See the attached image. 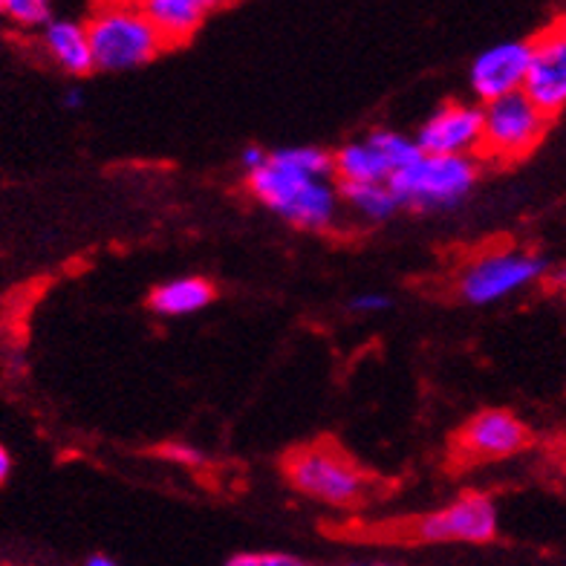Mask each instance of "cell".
I'll use <instances>...</instances> for the list:
<instances>
[{
	"label": "cell",
	"mask_w": 566,
	"mask_h": 566,
	"mask_svg": "<svg viewBox=\"0 0 566 566\" xmlns=\"http://www.w3.org/2000/svg\"><path fill=\"white\" fill-rule=\"evenodd\" d=\"M424 544H489L497 535V506L489 494L469 492L424 514L417 526Z\"/></svg>",
	"instance_id": "52a82bcc"
},
{
	"label": "cell",
	"mask_w": 566,
	"mask_h": 566,
	"mask_svg": "<svg viewBox=\"0 0 566 566\" xmlns=\"http://www.w3.org/2000/svg\"><path fill=\"white\" fill-rule=\"evenodd\" d=\"M480 136H483L480 107L448 102L424 119L413 142L428 157H474L480 150Z\"/></svg>",
	"instance_id": "9c48e42d"
},
{
	"label": "cell",
	"mask_w": 566,
	"mask_h": 566,
	"mask_svg": "<svg viewBox=\"0 0 566 566\" xmlns=\"http://www.w3.org/2000/svg\"><path fill=\"white\" fill-rule=\"evenodd\" d=\"M142 12L157 30L163 46H182L200 32L211 12L209 0H148L142 3Z\"/></svg>",
	"instance_id": "7c38bea8"
},
{
	"label": "cell",
	"mask_w": 566,
	"mask_h": 566,
	"mask_svg": "<svg viewBox=\"0 0 566 566\" xmlns=\"http://www.w3.org/2000/svg\"><path fill=\"white\" fill-rule=\"evenodd\" d=\"M480 165L474 157H422L388 179L399 206L408 209H454L474 191Z\"/></svg>",
	"instance_id": "3957f363"
},
{
	"label": "cell",
	"mask_w": 566,
	"mask_h": 566,
	"mask_svg": "<svg viewBox=\"0 0 566 566\" xmlns=\"http://www.w3.org/2000/svg\"><path fill=\"white\" fill-rule=\"evenodd\" d=\"M338 197L347 202L358 217H365L370 223L390 220L396 211L402 209L396 200L394 188L388 182H370V186H338Z\"/></svg>",
	"instance_id": "2e32d148"
},
{
	"label": "cell",
	"mask_w": 566,
	"mask_h": 566,
	"mask_svg": "<svg viewBox=\"0 0 566 566\" xmlns=\"http://www.w3.org/2000/svg\"><path fill=\"white\" fill-rule=\"evenodd\" d=\"M84 30L90 38L93 67L105 73L142 67L165 50L157 30L150 27L142 7H134V3L98 7L84 23Z\"/></svg>",
	"instance_id": "7a4b0ae2"
},
{
	"label": "cell",
	"mask_w": 566,
	"mask_h": 566,
	"mask_svg": "<svg viewBox=\"0 0 566 566\" xmlns=\"http://www.w3.org/2000/svg\"><path fill=\"white\" fill-rule=\"evenodd\" d=\"M347 566H396V564H388V560H356V564H347Z\"/></svg>",
	"instance_id": "484cf974"
},
{
	"label": "cell",
	"mask_w": 566,
	"mask_h": 566,
	"mask_svg": "<svg viewBox=\"0 0 566 566\" xmlns=\"http://www.w3.org/2000/svg\"><path fill=\"white\" fill-rule=\"evenodd\" d=\"M390 306H394V301L385 292H361L350 301L353 313H385Z\"/></svg>",
	"instance_id": "d6986e66"
},
{
	"label": "cell",
	"mask_w": 566,
	"mask_h": 566,
	"mask_svg": "<svg viewBox=\"0 0 566 566\" xmlns=\"http://www.w3.org/2000/svg\"><path fill=\"white\" fill-rule=\"evenodd\" d=\"M214 301V286L202 277H174L150 292V310L163 318H186L202 313Z\"/></svg>",
	"instance_id": "9a60e30c"
},
{
	"label": "cell",
	"mask_w": 566,
	"mask_h": 566,
	"mask_svg": "<svg viewBox=\"0 0 566 566\" xmlns=\"http://www.w3.org/2000/svg\"><path fill=\"white\" fill-rule=\"evenodd\" d=\"M0 12H3V0H0Z\"/></svg>",
	"instance_id": "83f0119b"
},
{
	"label": "cell",
	"mask_w": 566,
	"mask_h": 566,
	"mask_svg": "<svg viewBox=\"0 0 566 566\" xmlns=\"http://www.w3.org/2000/svg\"><path fill=\"white\" fill-rule=\"evenodd\" d=\"M333 177L338 186H370V182H388L390 168L370 136L358 142H347L338 154H333Z\"/></svg>",
	"instance_id": "5bb4252c"
},
{
	"label": "cell",
	"mask_w": 566,
	"mask_h": 566,
	"mask_svg": "<svg viewBox=\"0 0 566 566\" xmlns=\"http://www.w3.org/2000/svg\"><path fill=\"white\" fill-rule=\"evenodd\" d=\"M555 286H558L560 295H564V306H566V269H560L558 275H555Z\"/></svg>",
	"instance_id": "d4e9b609"
},
{
	"label": "cell",
	"mask_w": 566,
	"mask_h": 566,
	"mask_svg": "<svg viewBox=\"0 0 566 566\" xmlns=\"http://www.w3.org/2000/svg\"><path fill=\"white\" fill-rule=\"evenodd\" d=\"M165 457L186 462V465H191V462H200V454H197L195 448H186V446H165Z\"/></svg>",
	"instance_id": "44dd1931"
},
{
	"label": "cell",
	"mask_w": 566,
	"mask_h": 566,
	"mask_svg": "<svg viewBox=\"0 0 566 566\" xmlns=\"http://www.w3.org/2000/svg\"><path fill=\"white\" fill-rule=\"evenodd\" d=\"M252 195L286 223L306 231L329 229L338 214V182L333 157L321 148H277L261 171L249 174Z\"/></svg>",
	"instance_id": "6da1fadb"
},
{
	"label": "cell",
	"mask_w": 566,
	"mask_h": 566,
	"mask_svg": "<svg viewBox=\"0 0 566 566\" xmlns=\"http://www.w3.org/2000/svg\"><path fill=\"white\" fill-rule=\"evenodd\" d=\"M12 474V457L3 446H0V483H7V478Z\"/></svg>",
	"instance_id": "603a6c76"
},
{
	"label": "cell",
	"mask_w": 566,
	"mask_h": 566,
	"mask_svg": "<svg viewBox=\"0 0 566 566\" xmlns=\"http://www.w3.org/2000/svg\"><path fill=\"white\" fill-rule=\"evenodd\" d=\"M544 272V258L530 252L503 249V252L480 254L478 261H471L460 275V295L474 306L497 304V301L541 281Z\"/></svg>",
	"instance_id": "8992f818"
},
{
	"label": "cell",
	"mask_w": 566,
	"mask_h": 566,
	"mask_svg": "<svg viewBox=\"0 0 566 566\" xmlns=\"http://www.w3.org/2000/svg\"><path fill=\"white\" fill-rule=\"evenodd\" d=\"M46 55L70 75H87L93 67L90 38L84 23L78 21H50L44 27Z\"/></svg>",
	"instance_id": "4fadbf2b"
},
{
	"label": "cell",
	"mask_w": 566,
	"mask_h": 566,
	"mask_svg": "<svg viewBox=\"0 0 566 566\" xmlns=\"http://www.w3.org/2000/svg\"><path fill=\"white\" fill-rule=\"evenodd\" d=\"M530 442V431L509 410H483L465 422L460 433L462 454L471 460H503L523 451Z\"/></svg>",
	"instance_id": "8fae6325"
},
{
	"label": "cell",
	"mask_w": 566,
	"mask_h": 566,
	"mask_svg": "<svg viewBox=\"0 0 566 566\" xmlns=\"http://www.w3.org/2000/svg\"><path fill=\"white\" fill-rule=\"evenodd\" d=\"M480 116H483L480 154L494 163H514L532 154L549 127V116L537 111L523 93L494 98L480 107Z\"/></svg>",
	"instance_id": "5b68a950"
},
{
	"label": "cell",
	"mask_w": 566,
	"mask_h": 566,
	"mask_svg": "<svg viewBox=\"0 0 566 566\" xmlns=\"http://www.w3.org/2000/svg\"><path fill=\"white\" fill-rule=\"evenodd\" d=\"M84 566H119L113 558H107V555H93V558H87V564Z\"/></svg>",
	"instance_id": "cb8c5ba5"
},
{
	"label": "cell",
	"mask_w": 566,
	"mask_h": 566,
	"mask_svg": "<svg viewBox=\"0 0 566 566\" xmlns=\"http://www.w3.org/2000/svg\"><path fill=\"white\" fill-rule=\"evenodd\" d=\"M283 471L301 494L324 506H353L367 492L365 471L333 446H304L292 451Z\"/></svg>",
	"instance_id": "277c9868"
},
{
	"label": "cell",
	"mask_w": 566,
	"mask_h": 566,
	"mask_svg": "<svg viewBox=\"0 0 566 566\" xmlns=\"http://www.w3.org/2000/svg\"><path fill=\"white\" fill-rule=\"evenodd\" d=\"M530 70V41H503L471 61L469 82L474 96L480 102H494V98L521 93Z\"/></svg>",
	"instance_id": "30bf717a"
},
{
	"label": "cell",
	"mask_w": 566,
	"mask_h": 566,
	"mask_svg": "<svg viewBox=\"0 0 566 566\" xmlns=\"http://www.w3.org/2000/svg\"><path fill=\"white\" fill-rule=\"evenodd\" d=\"M64 105L73 111V107H82L84 105V90L82 87H70L67 93H64Z\"/></svg>",
	"instance_id": "7402d4cb"
},
{
	"label": "cell",
	"mask_w": 566,
	"mask_h": 566,
	"mask_svg": "<svg viewBox=\"0 0 566 566\" xmlns=\"http://www.w3.org/2000/svg\"><path fill=\"white\" fill-rule=\"evenodd\" d=\"M3 12L21 27H46L50 18V3L44 0H3Z\"/></svg>",
	"instance_id": "e0dca14e"
},
{
	"label": "cell",
	"mask_w": 566,
	"mask_h": 566,
	"mask_svg": "<svg viewBox=\"0 0 566 566\" xmlns=\"http://www.w3.org/2000/svg\"><path fill=\"white\" fill-rule=\"evenodd\" d=\"M558 30L564 32V35H566V12H564V15H560V21H558Z\"/></svg>",
	"instance_id": "4316f807"
},
{
	"label": "cell",
	"mask_w": 566,
	"mask_h": 566,
	"mask_svg": "<svg viewBox=\"0 0 566 566\" xmlns=\"http://www.w3.org/2000/svg\"><path fill=\"white\" fill-rule=\"evenodd\" d=\"M521 93L549 119L566 107V35L558 27L530 41V70Z\"/></svg>",
	"instance_id": "ba28073f"
},
{
	"label": "cell",
	"mask_w": 566,
	"mask_h": 566,
	"mask_svg": "<svg viewBox=\"0 0 566 566\" xmlns=\"http://www.w3.org/2000/svg\"><path fill=\"white\" fill-rule=\"evenodd\" d=\"M226 566H315L290 552H240Z\"/></svg>",
	"instance_id": "ac0fdd59"
},
{
	"label": "cell",
	"mask_w": 566,
	"mask_h": 566,
	"mask_svg": "<svg viewBox=\"0 0 566 566\" xmlns=\"http://www.w3.org/2000/svg\"><path fill=\"white\" fill-rule=\"evenodd\" d=\"M266 157H269L266 150L258 148V145H249V148L240 154V165H243L249 174H254V171H261L263 163H266Z\"/></svg>",
	"instance_id": "ffe728a7"
}]
</instances>
